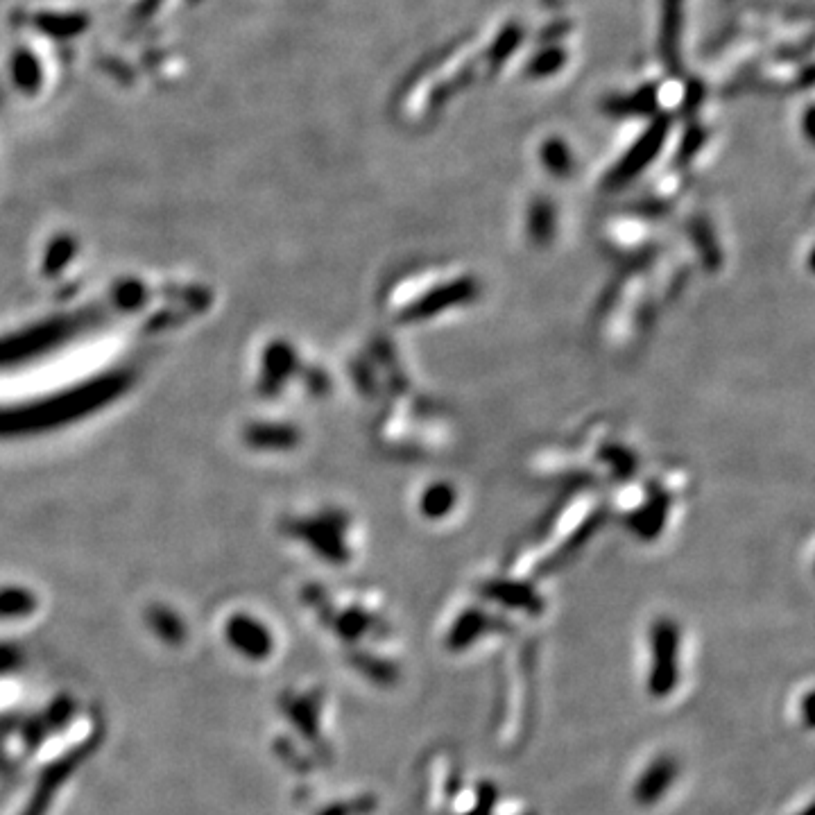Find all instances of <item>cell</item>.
<instances>
[{"instance_id": "10", "label": "cell", "mask_w": 815, "mask_h": 815, "mask_svg": "<svg viewBox=\"0 0 815 815\" xmlns=\"http://www.w3.org/2000/svg\"><path fill=\"white\" fill-rule=\"evenodd\" d=\"M449 489L446 487H433V492L426 496V501H424V505H426V512L428 514H442L444 510H446V501L444 499H449Z\"/></svg>"}, {"instance_id": "6", "label": "cell", "mask_w": 815, "mask_h": 815, "mask_svg": "<svg viewBox=\"0 0 815 815\" xmlns=\"http://www.w3.org/2000/svg\"><path fill=\"white\" fill-rule=\"evenodd\" d=\"M542 161H544V166L557 177L571 175L573 152L569 148V143H566L564 139H557V136L544 141L542 143Z\"/></svg>"}, {"instance_id": "5", "label": "cell", "mask_w": 815, "mask_h": 815, "mask_svg": "<svg viewBox=\"0 0 815 815\" xmlns=\"http://www.w3.org/2000/svg\"><path fill=\"white\" fill-rule=\"evenodd\" d=\"M657 84H646L630 96H612L605 102V111L612 116H648L657 111Z\"/></svg>"}, {"instance_id": "1", "label": "cell", "mask_w": 815, "mask_h": 815, "mask_svg": "<svg viewBox=\"0 0 815 815\" xmlns=\"http://www.w3.org/2000/svg\"><path fill=\"white\" fill-rule=\"evenodd\" d=\"M682 634L673 621H657L650 628V666L646 691L652 698L673 696L682 677Z\"/></svg>"}, {"instance_id": "9", "label": "cell", "mask_w": 815, "mask_h": 815, "mask_svg": "<svg viewBox=\"0 0 815 815\" xmlns=\"http://www.w3.org/2000/svg\"><path fill=\"white\" fill-rule=\"evenodd\" d=\"M533 227L537 236H548L553 227V209L548 202H539L533 211Z\"/></svg>"}, {"instance_id": "4", "label": "cell", "mask_w": 815, "mask_h": 815, "mask_svg": "<svg viewBox=\"0 0 815 815\" xmlns=\"http://www.w3.org/2000/svg\"><path fill=\"white\" fill-rule=\"evenodd\" d=\"M684 0H662V28H659V50L671 71H680V37H682Z\"/></svg>"}, {"instance_id": "7", "label": "cell", "mask_w": 815, "mask_h": 815, "mask_svg": "<svg viewBox=\"0 0 815 815\" xmlns=\"http://www.w3.org/2000/svg\"><path fill=\"white\" fill-rule=\"evenodd\" d=\"M566 64V50L560 46H546L537 50L533 59L528 62L530 77H551Z\"/></svg>"}, {"instance_id": "2", "label": "cell", "mask_w": 815, "mask_h": 815, "mask_svg": "<svg viewBox=\"0 0 815 815\" xmlns=\"http://www.w3.org/2000/svg\"><path fill=\"white\" fill-rule=\"evenodd\" d=\"M668 132H671V118H668L666 114L655 116L652 125L639 136V141L634 143L628 152H625V157L621 159L619 166L609 173L607 177L609 186H623V184H628L632 177L643 173L648 163L657 157L659 150H662Z\"/></svg>"}, {"instance_id": "8", "label": "cell", "mask_w": 815, "mask_h": 815, "mask_svg": "<svg viewBox=\"0 0 815 815\" xmlns=\"http://www.w3.org/2000/svg\"><path fill=\"white\" fill-rule=\"evenodd\" d=\"M521 37H523V30L517 23L505 25L499 37H496V41L492 44V55H489V59H492L494 64H503L505 59H510L514 50L519 48Z\"/></svg>"}, {"instance_id": "3", "label": "cell", "mask_w": 815, "mask_h": 815, "mask_svg": "<svg viewBox=\"0 0 815 815\" xmlns=\"http://www.w3.org/2000/svg\"><path fill=\"white\" fill-rule=\"evenodd\" d=\"M677 777H680V763L673 754H657L655 759L648 761V766L639 772L637 782H634V802L643 809L657 806L675 786Z\"/></svg>"}]
</instances>
